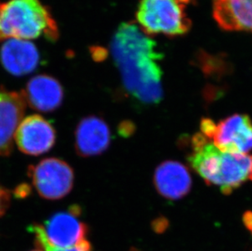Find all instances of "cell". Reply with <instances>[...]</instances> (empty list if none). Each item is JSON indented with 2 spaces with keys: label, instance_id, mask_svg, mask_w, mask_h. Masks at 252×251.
Wrapping results in <instances>:
<instances>
[{
  "label": "cell",
  "instance_id": "obj_1",
  "mask_svg": "<svg viewBox=\"0 0 252 251\" xmlns=\"http://www.w3.org/2000/svg\"><path fill=\"white\" fill-rule=\"evenodd\" d=\"M110 48L126 93L145 105L160 103L163 95L159 65L162 56L155 41L137 25L125 22L117 30Z\"/></svg>",
  "mask_w": 252,
  "mask_h": 251
},
{
  "label": "cell",
  "instance_id": "obj_2",
  "mask_svg": "<svg viewBox=\"0 0 252 251\" xmlns=\"http://www.w3.org/2000/svg\"><path fill=\"white\" fill-rule=\"evenodd\" d=\"M191 143L193 154L189 162L207 185L229 195L244 183L252 182V155L220 151L201 133L194 135Z\"/></svg>",
  "mask_w": 252,
  "mask_h": 251
},
{
  "label": "cell",
  "instance_id": "obj_3",
  "mask_svg": "<svg viewBox=\"0 0 252 251\" xmlns=\"http://www.w3.org/2000/svg\"><path fill=\"white\" fill-rule=\"evenodd\" d=\"M41 36L52 42L59 37L57 22L45 5L39 0L0 1V42Z\"/></svg>",
  "mask_w": 252,
  "mask_h": 251
},
{
  "label": "cell",
  "instance_id": "obj_4",
  "mask_svg": "<svg viewBox=\"0 0 252 251\" xmlns=\"http://www.w3.org/2000/svg\"><path fill=\"white\" fill-rule=\"evenodd\" d=\"M193 0H140L136 19L146 35H183L191 27L186 8Z\"/></svg>",
  "mask_w": 252,
  "mask_h": 251
},
{
  "label": "cell",
  "instance_id": "obj_5",
  "mask_svg": "<svg viewBox=\"0 0 252 251\" xmlns=\"http://www.w3.org/2000/svg\"><path fill=\"white\" fill-rule=\"evenodd\" d=\"M36 192L44 199L56 201L66 197L74 187V170L62 159H43L28 169Z\"/></svg>",
  "mask_w": 252,
  "mask_h": 251
},
{
  "label": "cell",
  "instance_id": "obj_6",
  "mask_svg": "<svg viewBox=\"0 0 252 251\" xmlns=\"http://www.w3.org/2000/svg\"><path fill=\"white\" fill-rule=\"evenodd\" d=\"M81 214V207L73 205L51 216L42 225L48 242L58 248L79 247L88 242V227L82 220Z\"/></svg>",
  "mask_w": 252,
  "mask_h": 251
},
{
  "label": "cell",
  "instance_id": "obj_7",
  "mask_svg": "<svg viewBox=\"0 0 252 251\" xmlns=\"http://www.w3.org/2000/svg\"><path fill=\"white\" fill-rule=\"evenodd\" d=\"M208 140L220 151L248 154L252 150V121L248 114H235L215 123Z\"/></svg>",
  "mask_w": 252,
  "mask_h": 251
},
{
  "label": "cell",
  "instance_id": "obj_8",
  "mask_svg": "<svg viewBox=\"0 0 252 251\" xmlns=\"http://www.w3.org/2000/svg\"><path fill=\"white\" fill-rule=\"evenodd\" d=\"M56 140L55 128L38 114L22 119L14 135V143L20 151L30 156H39L50 151Z\"/></svg>",
  "mask_w": 252,
  "mask_h": 251
},
{
  "label": "cell",
  "instance_id": "obj_9",
  "mask_svg": "<svg viewBox=\"0 0 252 251\" xmlns=\"http://www.w3.org/2000/svg\"><path fill=\"white\" fill-rule=\"evenodd\" d=\"M27 105L22 93L0 88V156L12 154L15 132L23 119Z\"/></svg>",
  "mask_w": 252,
  "mask_h": 251
},
{
  "label": "cell",
  "instance_id": "obj_10",
  "mask_svg": "<svg viewBox=\"0 0 252 251\" xmlns=\"http://www.w3.org/2000/svg\"><path fill=\"white\" fill-rule=\"evenodd\" d=\"M111 133L107 123L100 117H84L74 132V148L82 157L98 156L109 149Z\"/></svg>",
  "mask_w": 252,
  "mask_h": 251
},
{
  "label": "cell",
  "instance_id": "obj_11",
  "mask_svg": "<svg viewBox=\"0 0 252 251\" xmlns=\"http://www.w3.org/2000/svg\"><path fill=\"white\" fill-rule=\"evenodd\" d=\"M22 93L27 104L41 113L55 111L64 100L62 84L55 78L46 74L31 78Z\"/></svg>",
  "mask_w": 252,
  "mask_h": 251
},
{
  "label": "cell",
  "instance_id": "obj_12",
  "mask_svg": "<svg viewBox=\"0 0 252 251\" xmlns=\"http://www.w3.org/2000/svg\"><path fill=\"white\" fill-rule=\"evenodd\" d=\"M155 185L158 192L169 200H178L190 192L192 180L189 170L176 161H166L155 170Z\"/></svg>",
  "mask_w": 252,
  "mask_h": 251
},
{
  "label": "cell",
  "instance_id": "obj_13",
  "mask_svg": "<svg viewBox=\"0 0 252 251\" xmlns=\"http://www.w3.org/2000/svg\"><path fill=\"white\" fill-rule=\"evenodd\" d=\"M4 42L0 49V61L9 74L27 75L37 68L39 54L33 43L22 39H8Z\"/></svg>",
  "mask_w": 252,
  "mask_h": 251
},
{
  "label": "cell",
  "instance_id": "obj_14",
  "mask_svg": "<svg viewBox=\"0 0 252 251\" xmlns=\"http://www.w3.org/2000/svg\"><path fill=\"white\" fill-rule=\"evenodd\" d=\"M213 13L225 31L252 33V0H213Z\"/></svg>",
  "mask_w": 252,
  "mask_h": 251
},
{
  "label": "cell",
  "instance_id": "obj_15",
  "mask_svg": "<svg viewBox=\"0 0 252 251\" xmlns=\"http://www.w3.org/2000/svg\"><path fill=\"white\" fill-rule=\"evenodd\" d=\"M31 231L34 236L37 247L44 251H92V246L89 242H87L79 247H72V248H58L53 247L48 242L46 238L43 226L41 224H33L31 227Z\"/></svg>",
  "mask_w": 252,
  "mask_h": 251
},
{
  "label": "cell",
  "instance_id": "obj_16",
  "mask_svg": "<svg viewBox=\"0 0 252 251\" xmlns=\"http://www.w3.org/2000/svg\"><path fill=\"white\" fill-rule=\"evenodd\" d=\"M11 203V192L0 185V218L4 216Z\"/></svg>",
  "mask_w": 252,
  "mask_h": 251
},
{
  "label": "cell",
  "instance_id": "obj_17",
  "mask_svg": "<svg viewBox=\"0 0 252 251\" xmlns=\"http://www.w3.org/2000/svg\"><path fill=\"white\" fill-rule=\"evenodd\" d=\"M243 223L252 235V211H246L243 217Z\"/></svg>",
  "mask_w": 252,
  "mask_h": 251
},
{
  "label": "cell",
  "instance_id": "obj_18",
  "mask_svg": "<svg viewBox=\"0 0 252 251\" xmlns=\"http://www.w3.org/2000/svg\"><path fill=\"white\" fill-rule=\"evenodd\" d=\"M43 251V250L42 249H40V248H37V249L36 250H33V251Z\"/></svg>",
  "mask_w": 252,
  "mask_h": 251
},
{
  "label": "cell",
  "instance_id": "obj_19",
  "mask_svg": "<svg viewBox=\"0 0 252 251\" xmlns=\"http://www.w3.org/2000/svg\"><path fill=\"white\" fill-rule=\"evenodd\" d=\"M137 251V250H136V249H131V251Z\"/></svg>",
  "mask_w": 252,
  "mask_h": 251
}]
</instances>
